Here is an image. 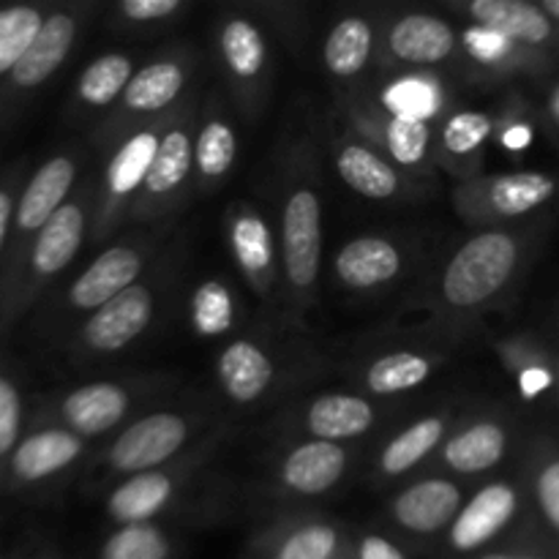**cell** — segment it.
I'll use <instances>...</instances> for the list:
<instances>
[{
  "label": "cell",
  "mask_w": 559,
  "mask_h": 559,
  "mask_svg": "<svg viewBox=\"0 0 559 559\" xmlns=\"http://www.w3.org/2000/svg\"><path fill=\"white\" fill-rule=\"evenodd\" d=\"M519 246L506 233H484L456 251L442 278V293L453 306H478L511 278Z\"/></svg>",
  "instance_id": "6da1fadb"
},
{
  "label": "cell",
  "mask_w": 559,
  "mask_h": 559,
  "mask_svg": "<svg viewBox=\"0 0 559 559\" xmlns=\"http://www.w3.org/2000/svg\"><path fill=\"white\" fill-rule=\"evenodd\" d=\"M186 442V424L173 413H156L131 424L115 440L109 459L120 473H140L164 464Z\"/></svg>",
  "instance_id": "7a4b0ae2"
},
{
  "label": "cell",
  "mask_w": 559,
  "mask_h": 559,
  "mask_svg": "<svg viewBox=\"0 0 559 559\" xmlns=\"http://www.w3.org/2000/svg\"><path fill=\"white\" fill-rule=\"evenodd\" d=\"M320 202L314 191L300 189L289 197L287 211H284V257H287V273L295 287L306 289L314 284L320 273Z\"/></svg>",
  "instance_id": "3957f363"
},
{
  "label": "cell",
  "mask_w": 559,
  "mask_h": 559,
  "mask_svg": "<svg viewBox=\"0 0 559 559\" xmlns=\"http://www.w3.org/2000/svg\"><path fill=\"white\" fill-rule=\"evenodd\" d=\"M153 314V300L151 293L145 287H129L126 293H120L118 298L109 300L107 306L96 309V314L87 320L85 342L93 349H102V353H112V349L126 347L129 342H134L142 331L147 328Z\"/></svg>",
  "instance_id": "277c9868"
},
{
  "label": "cell",
  "mask_w": 559,
  "mask_h": 559,
  "mask_svg": "<svg viewBox=\"0 0 559 559\" xmlns=\"http://www.w3.org/2000/svg\"><path fill=\"white\" fill-rule=\"evenodd\" d=\"M516 513V491L506 484L486 486L473 497L467 508L459 513L451 527V544L456 551H475L489 544L495 535L508 527Z\"/></svg>",
  "instance_id": "5b68a950"
},
{
  "label": "cell",
  "mask_w": 559,
  "mask_h": 559,
  "mask_svg": "<svg viewBox=\"0 0 559 559\" xmlns=\"http://www.w3.org/2000/svg\"><path fill=\"white\" fill-rule=\"evenodd\" d=\"M140 254L123 246L104 251L71 287V304L76 309H102L109 300L118 298L129 287H134V278L140 276Z\"/></svg>",
  "instance_id": "8992f818"
},
{
  "label": "cell",
  "mask_w": 559,
  "mask_h": 559,
  "mask_svg": "<svg viewBox=\"0 0 559 559\" xmlns=\"http://www.w3.org/2000/svg\"><path fill=\"white\" fill-rule=\"evenodd\" d=\"M459 495L456 486L451 480H424V484H415L404 491L402 497L393 506L399 524L409 533H440L445 524H451V519L456 516Z\"/></svg>",
  "instance_id": "52a82bcc"
},
{
  "label": "cell",
  "mask_w": 559,
  "mask_h": 559,
  "mask_svg": "<svg viewBox=\"0 0 559 559\" xmlns=\"http://www.w3.org/2000/svg\"><path fill=\"white\" fill-rule=\"evenodd\" d=\"M344 464H347V453L336 442H306L298 451L289 453L282 478L289 489L300 495H322L342 478Z\"/></svg>",
  "instance_id": "ba28073f"
},
{
  "label": "cell",
  "mask_w": 559,
  "mask_h": 559,
  "mask_svg": "<svg viewBox=\"0 0 559 559\" xmlns=\"http://www.w3.org/2000/svg\"><path fill=\"white\" fill-rule=\"evenodd\" d=\"M129 409V396L123 388L109 382H93V385L76 388L63 402V418L71 429L85 437H96L112 429Z\"/></svg>",
  "instance_id": "9c48e42d"
},
{
  "label": "cell",
  "mask_w": 559,
  "mask_h": 559,
  "mask_svg": "<svg viewBox=\"0 0 559 559\" xmlns=\"http://www.w3.org/2000/svg\"><path fill=\"white\" fill-rule=\"evenodd\" d=\"M469 11L484 31L502 38L540 44L551 36V22L544 11L522 0H475Z\"/></svg>",
  "instance_id": "30bf717a"
},
{
  "label": "cell",
  "mask_w": 559,
  "mask_h": 559,
  "mask_svg": "<svg viewBox=\"0 0 559 559\" xmlns=\"http://www.w3.org/2000/svg\"><path fill=\"white\" fill-rule=\"evenodd\" d=\"M391 49L409 63H440L456 47V36L442 20L429 14H409L391 31Z\"/></svg>",
  "instance_id": "8fae6325"
},
{
  "label": "cell",
  "mask_w": 559,
  "mask_h": 559,
  "mask_svg": "<svg viewBox=\"0 0 559 559\" xmlns=\"http://www.w3.org/2000/svg\"><path fill=\"white\" fill-rule=\"evenodd\" d=\"M71 180H74V164L69 158L58 156L44 164L25 189L16 211V222L22 229H44L49 218L60 211V202L69 194Z\"/></svg>",
  "instance_id": "7c38bea8"
},
{
  "label": "cell",
  "mask_w": 559,
  "mask_h": 559,
  "mask_svg": "<svg viewBox=\"0 0 559 559\" xmlns=\"http://www.w3.org/2000/svg\"><path fill=\"white\" fill-rule=\"evenodd\" d=\"M402 267V257L388 240L382 238H358L342 249L336 260V271L344 284L358 289L377 287L391 282Z\"/></svg>",
  "instance_id": "4fadbf2b"
},
{
  "label": "cell",
  "mask_w": 559,
  "mask_h": 559,
  "mask_svg": "<svg viewBox=\"0 0 559 559\" xmlns=\"http://www.w3.org/2000/svg\"><path fill=\"white\" fill-rule=\"evenodd\" d=\"M82 451V442L69 431H38L14 451L11 467L20 480H41L69 467Z\"/></svg>",
  "instance_id": "5bb4252c"
},
{
  "label": "cell",
  "mask_w": 559,
  "mask_h": 559,
  "mask_svg": "<svg viewBox=\"0 0 559 559\" xmlns=\"http://www.w3.org/2000/svg\"><path fill=\"white\" fill-rule=\"evenodd\" d=\"M71 41H74V20L69 14L49 16L33 47L25 52V58L11 71L16 85L33 87L47 80L49 74H55L66 55H69Z\"/></svg>",
  "instance_id": "9a60e30c"
},
{
  "label": "cell",
  "mask_w": 559,
  "mask_h": 559,
  "mask_svg": "<svg viewBox=\"0 0 559 559\" xmlns=\"http://www.w3.org/2000/svg\"><path fill=\"white\" fill-rule=\"evenodd\" d=\"M218 377L235 402H254L271 385L273 366L260 347L249 342H235L224 349L218 360Z\"/></svg>",
  "instance_id": "2e32d148"
},
{
  "label": "cell",
  "mask_w": 559,
  "mask_h": 559,
  "mask_svg": "<svg viewBox=\"0 0 559 559\" xmlns=\"http://www.w3.org/2000/svg\"><path fill=\"white\" fill-rule=\"evenodd\" d=\"M82 233H85V216L76 205H66L47 222L33 246V267L44 276L63 271L74 254L80 251Z\"/></svg>",
  "instance_id": "e0dca14e"
},
{
  "label": "cell",
  "mask_w": 559,
  "mask_h": 559,
  "mask_svg": "<svg viewBox=\"0 0 559 559\" xmlns=\"http://www.w3.org/2000/svg\"><path fill=\"white\" fill-rule=\"evenodd\" d=\"M169 495H173V484L167 475L162 473H142L136 478L126 480L112 497H109V516L115 522L126 524H142L147 519L156 516L164 506H167Z\"/></svg>",
  "instance_id": "ac0fdd59"
},
{
  "label": "cell",
  "mask_w": 559,
  "mask_h": 559,
  "mask_svg": "<svg viewBox=\"0 0 559 559\" xmlns=\"http://www.w3.org/2000/svg\"><path fill=\"white\" fill-rule=\"evenodd\" d=\"M374 420L369 402L358 396H322L309 409V429L325 442L364 435Z\"/></svg>",
  "instance_id": "d6986e66"
},
{
  "label": "cell",
  "mask_w": 559,
  "mask_h": 559,
  "mask_svg": "<svg viewBox=\"0 0 559 559\" xmlns=\"http://www.w3.org/2000/svg\"><path fill=\"white\" fill-rule=\"evenodd\" d=\"M506 453V431L497 424H478L448 442L445 462L459 473H480L495 467Z\"/></svg>",
  "instance_id": "ffe728a7"
},
{
  "label": "cell",
  "mask_w": 559,
  "mask_h": 559,
  "mask_svg": "<svg viewBox=\"0 0 559 559\" xmlns=\"http://www.w3.org/2000/svg\"><path fill=\"white\" fill-rule=\"evenodd\" d=\"M336 164L344 183H349L364 197H371V200H385V197H393V191H396L399 186L396 173H393L380 156L366 151V147L347 145L342 153H338Z\"/></svg>",
  "instance_id": "44dd1931"
},
{
  "label": "cell",
  "mask_w": 559,
  "mask_h": 559,
  "mask_svg": "<svg viewBox=\"0 0 559 559\" xmlns=\"http://www.w3.org/2000/svg\"><path fill=\"white\" fill-rule=\"evenodd\" d=\"M555 194V180L544 173H513L491 183V205L500 216H522Z\"/></svg>",
  "instance_id": "7402d4cb"
},
{
  "label": "cell",
  "mask_w": 559,
  "mask_h": 559,
  "mask_svg": "<svg viewBox=\"0 0 559 559\" xmlns=\"http://www.w3.org/2000/svg\"><path fill=\"white\" fill-rule=\"evenodd\" d=\"M371 52V27L360 16H347L333 27L325 44V63L333 74L353 76L366 66Z\"/></svg>",
  "instance_id": "603a6c76"
},
{
  "label": "cell",
  "mask_w": 559,
  "mask_h": 559,
  "mask_svg": "<svg viewBox=\"0 0 559 559\" xmlns=\"http://www.w3.org/2000/svg\"><path fill=\"white\" fill-rule=\"evenodd\" d=\"M183 87V71L175 63H153L134 74V80L126 87V107L151 112L162 109L173 102Z\"/></svg>",
  "instance_id": "cb8c5ba5"
},
{
  "label": "cell",
  "mask_w": 559,
  "mask_h": 559,
  "mask_svg": "<svg viewBox=\"0 0 559 559\" xmlns=\"http://www.w3.org/2000/svg\"><path fill=\"white\" fill-rule=\"evenodd\" d=\"M44 20L36 9L11 5L0 14V71L11 74L41 33Z\"/></svg>",
  "instance_id": "d4e9b609"
},
{
  "label": "cell",
  "mask_w": 559,
  "mask_h": 559,
  "mask_svg": "<svg viewBox=\"0 0 559 559\" xmlns=\"http://www.w3.org/2000/svg\"><path fill=\"white\" fill-rule=\"evenodd\" d=\"M162 142L153 134H136L120 147V153L115 156L112 167H109V189L115 194H126V191L136 189L140 183H145L147 175H151L153 162H156V153Z\"/></svg>",
  "instance_id": "484cf974"
},
{
  "label": "cell",
  "mask_w": 559,
  "mask_h": 559,
  "mask_svg": "<svg viewBox=\"0 0 559 559\" xmlns=\"http://www.w3.org/2000/svg\"><path fill=\"white\" fill-rule=\"evenodd\" d=\"M431 366L429 360L420 358L415 353H393L385 355V358L377 360L374 366L366 374V382H369L371 393H402L409 391V388H418L420 382L429 377Z\"/></svg>",
  "instance_id": "4316f807"
},
{
  "label": "cell",
  "mask_w": 559,
  "mask_h": 559,
  "mask_svg": "<svg viewBox=\"0 0 559 559\" xmlns=\"http://www.w3.org/2000/svg\"><path fill=\"white\" fill-rule=\"evenodd\" d=\"M191 167V140L186 131H169L162 140L145 186L151 194H167L175 186L183 183Z\"/></svg>",
  "instance_id": "83f0119b"
},
{
  "label": "cell",
  "mask_w": 559,
  "mask_h": 559,
  "mask_svg": "<svg viewBox=\"0 0 559 559\" xmlns=\"http://www.w3.org/2000/svg\"><path fill=\"white\" fill-rule=\"evenodd\" d=\"M442 437V420L440 418H426L420 424H415L413 429L404 431L399 440H393L391 445L382 453V469L388 475H402L409 467L420 462L431 448L440 442Z\"/></svg>",
  "instance_id": "f1b7e54d"
},
{
  "label": "cell",
  "mask_w": 559,
  "mask_h": 559,
  "mask_svg": "<svg viewBox=\"0 0 559 559\" xmlns=\"http://www.w3.org/2000/svg\"><path fill=\"white\" fill-rule=\"evenodd\" d=\"M131 80H134V76H131V60L126 58V55H104L96 63L87 66V71L82 74L80 96L85 98L87 104L104 107V104L112 102L120 91H126Z\"/></svg>",
  "instance_id": "f546056e"
},
{
  "label": "cell",
  "mask_w": 559,
  "mask_h": 559,
  "mask_svg": "<svg viewBox=\"0 0 559 559\" xmlns=\"http://www.w3.org/2000/svg\"><path fill=\"white\" fill-rule=\"evenodd\" d=\"M222 49L229 69L238 76L260 74L262 60H265V44H262L260 31L246 20L227 22L222 33Z\"/></svg>",
  "instance_id": "4dcf8cb0"
},
{
  "label": "cell",
  "mask_w": 559,
  "mask_h": 559,
  "mask_svg": "<svg viewBox=\"0 0 559 559\" xmlns=\"http://www.w3.org/2000/svg\"><path fill=\"white\" fill-rule=\"evenodd\" d=\"M169 540L147 524H131L109 535L102 559H169Z\"/></svg>",
  "instance_id": "1f68e13d"
},
{
  "label": "cell",
  "mask_w": 559,
  "mask_h": 559,
  "mask_svg": "<svg viewBox=\"0 0 559 559\" xmlns=\"http://www.w3.org/2000/svg\"><path fill=\"white\" fill-rule=\"evenodd\" d=\"M194 325L205 336H218L233 325V298L227 287L218 282H207L194 295Z\"/></svg>",
  "instance_id": "d6a6232c"
},
{
  "label": "cell",
  "mask_w": 559,
  "mask_h": 559,
  "mask_svg": "<svg viewBox=\"0 0 559 559\" xmlns=\"http://www.w3.org/2000/svg\"><path fill=\"white\" fill-rule=\"evenodd\" d=\"M233 246L246 271L260 273L271 262V233L257 216H243L235 222Z\"/></svg>",
  "instance_id": "836d02e7"
},
{
  "label": "cell",
  "mask_w": 559,
  "mask_h": 559,
  "mask_svg": "<svg viewBox=\"0 0 559 559\" xmlns=\"http://www.w3.org/2000/svg\"><path fill=\"white\" fill-rule=\"evenodd\" d=\"M235 162V134L224 123H207L197 142V164L202 175H224Z\"/></svg>",
  "instance_id": "e575fe53"
},
{
  "label": "cell",
  "mask_w": 559,
  "mask_h": 559,
  "mask_svg": "<svg viewBox=\"0 0 559 559\" xmlns=\"http://www.w3.org/2000/svg\"><path fill=\"white\" fill-rule=\"evenodd\" d=\"M333 551H336V533L325 524H311L289 535L273 559H333Z\"/></svg>",
  "instance_id": "d590c367"
},
{
  "label": "cell",
  "mask_w": 559,
  "mask_h": 559,
  "mask_svg": "<svg viewBox=\"0 0 559 559\" xmlns=\"http://www.w3.org/2000/svg\"><path fill=\"white\" fill-rule=\"evenodd\" d=\"M388 145L396 162L415 164L424 158L426 145H429V129L426 120L418 118H393L388 126Z\"/></svg>",
  "instance_id": "8d00e7d4"
},
{
  "label": "cell",
  "mask_w": 559,
  "mask_h": 559,
  "mask_svg": "<svg viewBox=\"0 0 559 559\" xmlns=\"http://www.w3.org/2000/svg\"><path fill=\"white\" fill-rule=\"evenodd\" d=\"M491 123L486 115L480 112H459L448 120L442 140L451 153H469L489 136Z\"/></svg>",
  "instance_id": "74e56055"
},
{
  "label": "cell",
  "mask_w": 559,
  "mask_h": 559,
  "mask_svg": "<svg viewBox=\"0 0 559 559\" xmlns=\"http://www.w3.org/2000/svg\"><path fill=\"white\" fill-rule=\"evenodd\" d=\"M385 102L396 109L399 118L424 120V115H429L435 109L437 96L426 82L404 80L385 93Z\"/></svg>",
  "instance_id": "f35d334b"
},
{
  "label": "cell",
  "mask_w": 559,
  "mask_h": 559,
  "mask_svg": "<svg viewBox=\"0 0 559 559\" xmlns=\"http://www.w3.org/2000/svg\"><path fill=\"white\" fill-rule=\"evenodd\" d=\"M20 399L9 380L0 382V453H11L20 437Z\"/></svg>",
  "instance_id": "ab89813d"
},
{
  "label": "cell",
  "mask_w": 559,
  "mask_h": 559,
  "mask_svg": "<svg viewBox=\"0 0 559 559\" xmlns=\"http://www.w3.org/2000/svg\"><path fill=\"white\" fill-rule=\"evenodd\" d=\"M538 502L544 516L559 533V462L546 464L544 473L538 475Z\"/></svg>",
  "instance_id": "60d3db41"
},
{
  "label": "cell",
  "mask_w": 559,
  "mask_h": 559,
  "mask_svg": "<svg viewBox=\"0 0 559 559\" xmlns=\"http://www.w3.org/2000/svg\"><path fill=\"white\" fill-rule=\"evenodd\" d=\"M180 9V0H126L123 14L131 20H162V16L175 14Z\"/></svg>",
  "instance_id": "b9f144b4"
},
{
  "label": "cell",
  "mask_w": 559,
  "mask_h": 559,
  "mask_svg": "<svg viewBox=\"0 0 559 559\" xmlns=\"http://www.w3.org/2000/svg\"><path fill=\"white\" fill-rule=\"evenodd\" d=\"M467 41H469V49H473L478 58H497V55L502 52V44H506V38L480 27V33L478 31L467 33Z\"/></svg>",
  "instance_id": "7bdbcfd3"
},
{
  "label": "cell",
  "mask_w": 559,
  "mask_h": 559,
  "mask_svg": "<svg viewBox=\"0 0 559 559\" xmlns=\"http://www.w3.org/2000/svg\"><path fill=\"white\" fill-rule=\"evenodd\" d=\"M358 559H407V557H404L391 540L380 538V535H369V538H364V544H360Z\"/></svg>",
  "instance_id": "ee69618b"
},
{
  "label": "cell",
  "mask_w": 559,
  "mask_h": 559,
  "mask_svg": "<svg viewBox=\"0 0 559 559\" xmlns=\"http://www.w3.org/2000/svg\"><path fill=\"white\" fill-rule=\"evenodd\" d=\"M546 385H549V374H546L544 369H530V371H524V377H522V391L527 393V396H535V393L544 391Z\"/></svg>",
  "instance_id": "f6af8a7d"
},
{
  "label": "cell",
  "mask_w": 559,
  "mask_h": 559,
  "mask_svg": "<svg viewBox=\"0 0 559 559\" xmlns=\"http://www.w3.org/2000/svg\"><path fill=\"white\" fill-rule=\"evenodd\" d=\"M9 222H11V197L0 194V243H5L9 238Z\"/></svg>",
  "instance_id": "bcb514c9"
},
{
  "label": "cell",
  "mask_w": 559,
  "mask_h": 559,
  "mask_svg": "<svg viewBox=\"0 0 559 559\" xmlns=\"http://www.w3.org/2000/svg\"><path fill=\"white\" fill-rule=\"evenodd\" d=\"M508 145H513V147H522V145H527L530 142V129H513L511 134H508Z\"/></svg>",
  "instance_id": "7dc6e473"
},
{
  "label": "cell",
  "mask_w": 559,
  "mask_h": 559,
  "mask_svg": "<svg viewBox=\"0 0 559 559\" xmlns=\"http://www.w3.org/2000/svg\"><path fill=\"white\" fill-rule=\"evenodd\" d=\"M549 109H551V115H555V120L559 123V85L555 87V93H551V98H549Z\"/></svg>",
  "instance_id": "c3c4849f"
},
{
  "label": "cell",
  "mask_w": 559,
  "mask_h": 559,
  "mask_svg": "<svg viewBox=\"0 0 559 559\" xmlns=\"http://www.w3.org/2000/svg\"><path fill=\"white\" fill-rule=\"evenodd\" d=\"M546 14H551V16H557L559 20V0H546Z\"/></svg>",
  "instance_id": "681fc988"
},
{
  "label": "cell",
  "mask_w": 559,
  "mask_h": 559,
  "mask_svg": "<svg viewBox=\"0 0 559 559\" xmlns=\"http://www.w3.org/2000/svg\"><path fill=\"white\" fill-rule=\"evenodd\" d=\"M480 559H538V557H519V555H486Z\"/></svg>",
  "instance_id": "f907efd6"
}]
</instances>
